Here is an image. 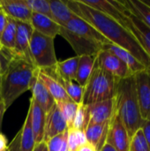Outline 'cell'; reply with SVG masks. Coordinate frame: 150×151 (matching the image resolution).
Wrapping results in <instances>:
<instances>
[{
  "instance_id": "obj_1",
  "label": "cell",
  "mask_w": 150,
  "mask_h": 151,
  "mask_svg": "<svg viewBox=\"0 0 150 151\" xmlns=\"http://www.w3.org/2000/svg\"><path fill=\"white\" fill-rule=\"evenodd\" d=\"M65 3L76 16L93 26L111 43L129 51L150 70V58L127 28L103 12L87 5L81 0H67Z\"/></svg>"
},
{
  "instance_id": "obj_2",
  "label": "cell",
  "mask_w": 150,
  "mask_h": 151,
  "mask_svg": "<svg viewBox=\"0 0 150 151\" xmlns=\"http://www.w3.org/2000/svg\"><path fill=\"white\" fill-rule=\"evenodd\" d=\"M59 35L69 42L78 57H95L104 44L111 43L93 26L76 15L65 27H60Z\"/></svg>"
},
{
  "instance_id": "obj_3",
  "label": "cell",
  "mask_w": 150,
  "mask_h": 151,
  "mask_svg": "<svg viewBox=\"0 0 150 151\" xmlns=\"http://www.w3.org/2000/svg\"><path fill=\"white\" fill-rule=\"evenodd\" d=\"M35 69L28 61L16 57L0 76L1 100L7 109L19 96L30 89Z\"/></svg>"
},
{
  "instance_id": "obj_4",
  "label": "cell",
  "mask_w": 150,
  "mask_h": 151,
  "mask_svg": "<svg viewBox=\"0 0 150 151\" xmlns=\"http://www.w3.org/2000/svg\"><path fill=\"white\" fill-rule=\"evenodd\" d=\"M114 99L115 111L125 125L130 137H132L144 122L137 99L134 75L118 80Z\"/></svg>"
},
{
  "instance_id": "obj_5",
  "label": "cell",
  "mask_w": 150,
  "mask_h": 151,
  "mask_svg": "<svg viewBox=\"0 0 150 151\" xmlns=\"http://www.w3.org/2000/svg\"><path fill=\"white\" fill-rule=\"evenodd\" d=\"M118 79L95 65L94 69L83 88L81 104L89 105L115 97Z\"/></svg>"
},
{
  "instance_id": "obj_6",
  "label": "cell",
  "mask_w": 150,
  "mask_h": 151,
  "mask_svg": "<svg viewBox=\"0 0 150 151\" xmlns=\"http://www.w3.org/2000/svg\"><path fill=\"white\" fill-rule=\"evenodd\" d=\"M29 50L32 64L37 69L51 68L57 63L53 38L33 31Z\"/></svg>"
},
{
  "instance_id": "obj_7",
  "label": "cell",
  "mask_w": 150,
  "mask_h": 151,
  "mask_svg": "<svg viewBox=\"0 0 150 151\" xmlns=\"http://www.w3.org/2000/svg\"><path fill=\"white\" fill-rule=\"evenodd\" d=\"M95 65L118 80L126 79L134 75L124 62L105 50H101L96 54Z\"/></svg>"
},
{
  "instance_id": "obj_8",
  "label": "cell",
  "mask_w": 150,
  "mask_h": 151,
  "mask_svg": "<svg viewBox=\"0 0 150 151\" xmlns=\"http://www.w3.org/2000/svg\"><path fill=\"white\" fill-rule=\"evenodd\" d=\"M130 141L131 137L125 125L115 111L109 123L106 143L117 151H129Z\"/></svg>"
},
{
  "instance_id": "obj_9",
  "label": "cell",
  "mask_w": 150,
  "mask_h": 151,
  "mask_svg": "<svg viewBox=\"0 0 150 151\" xmlns=\"http://www.w3.org/2000/svg\"><path fill=\"white\" fill-rule=\"evenodd\" d=\"M87 5L103 12L125 27L126 19L129 13L124 1L117 0H81Z\"/></svg>"
},
{
  "instance_id": "obj_10",
  "label": "cell",
  "mask_w": 150,
  "mask_h": 151,
  "mask_svg": "<svg viewBox=\"0 0 150 151\" xmlns=\"http://www.w3.org/2000/svg\"><path fill=\"white\" fill-rule=\"evenodd\" d=\"M134 82L141 115L144 121L150 120V70L134 74Z\"/></svg>"
},
{
  "instance_id": "obj_11",
  "label": "cell",
  "mask_w": 150,
  "mask_h": 151,
  "mask_svg": "<svg viewBox=\"0 0 150 151\" xmlns=\"http://www.w3.org/2000/svg\"><path fill=\"white\" fill-rule=\"evenodd\" d=\"M85 109L88 126L107 123L110 122L115 113V99L112 98L85 105Z\"/></svg>"
},
{
  "instance_id": "obj_12",
  "label": "cell",
  "mask_w": 150,
  "mask_h": 151,
  "mask_svg": "<svg viewBox=\"0 0 150 151\" xmlns=\"http://www.w3.org/2000/svg\"><path fill=\"white\" fill-rule=\"evenodd\" d=\"M35 73L39 81L45 86L56 103L72 101L65 93V88L61 85L60 81L57 80L54 67L48 69H37Z\"/></svg>"
},
{
  "instance_id": "obj_13",
  "label": "cell",
  "mask_w": 150,
  "mask_h": 151,
  "mask_svg": "<svg viewBox=\"0 0 150 151\" xmlns=\"http://www.w3.org/2000/svg\"><path fill=\"white\" fill-rule=\"evenodd\" d=\"M16 25H17V32H16L14 52L17 57L23 58L32 64L30 50H29V43L34 29L31 27V25L27 22L16 21Z\"/></svg>"
},
{
  "instance_id": "obj_14",
  "label": "cell",
  "mask_w": 150,
  "mask_h": 151,
  "mask_svg": "<svg viewBox=\"0 0 150 151\" xmlns=\"http://www.w3.org/2000/svg\"><path fill=\"white\" fill-rule=\"evenodd\" d=\"M68 130L66 122L58 108L55 104L50 111L46 114V124L44 130L43 142H46L50 138L65 133Z\"/></svg>"
},
{
  "instance_id": "obj_15",
  "label": "cell",
  "mask_w": 150,
  "mask_h": 151,
  "mask_svg": "<svg viewBox=\"0 0 150 151\" xmlns=\"http://www.w3.org/2000/svg\"><path fill=\"white\" fill-rule=\"evenodd\" d=\"M125 27L134 35L150 58V28L136 16L131 13L130 11L126 19Z\"/></svg>"
},
{
  "instance_id": "obj_16",
  "label": "cell",
  "mask_w": 150,
  "mask_h": 151,
  "mask_svg": "<svg viewBox=\"0 0 150 151\" xmlns=\"http://www.w3.org/2000/svg\"><path fill=\"white\" fill-rule=\"evenodd\" d=\"M0 11L16 21L29 23L32 16L24 0H0Z\"/></svg>"
},
{
  "instance_id": "obj_17",
  "label": "cell",
  "mask_w": 150,
  "mask_h": 151,
  "mask_svg": "<svg viewBox=\"0 0 150 151\" xmlns=\"http://www.w3.org/2000/svg\"><path fill=\"white\" fill-rule=\"evenodd\" d=\"M30 89L32 91V99L42 109L45 114H47L56 102L45 86L39 81L35 73L31 82Z\"/></svg>"
},
{
  "instance_id": "obj_18",
  "label": "cell",
  "mask_w": 150,
  "mask_h": 151,
  "mask_svg": "<svg viewBox=\"0 0 150 151\" xmlns=\"http://www.w3.org/2000/svg\"><path fill=\"white\" fill-rule=\"evenodd\" d=\"M29 24L33 27L34 31H36L50 38L55 39V37L59 35L60 26L56 23L52 19L45 15L32 12Z\"/></svg>"
},
{
  "instance_id": "obj_19",
  "label": "cell",
  "mask_w": 150,
  "mask_h": 151,
  "mask_svg": "<svg viewBox=\"0 0 150 151\" xmlns=\"http://www.w3.org/2000/svg\"><path fill=\"white\" fill-rule=\"evenodd\" d=\"M31 113V123L35 145L43 142L44 130L46 124V114L42 109L31 98L29 109Z\"/></svg>"
},
{
  "instance_id": "obj_20",
  "label": "cell",
  "mask_w": 150,
  "mask_h": 151,
  "mask_svg": "<svg viewBox=\"0 0 150 151\" xmlns=\"http://www.w3.org/2000/svg\"><path fill=\"white\" fill-rule=\"evenodd\" d=\"M102 50H105L118 57L122 62H124L127 65L133 74L138 73L147 69L146 66L142 65L133 54L119 46H117L113 43H107L103 46Z\"/></svg>"
},
{
  "instance_id": "obj_21",
  "label": "cell",
  "mask_w": 150,
  "mask_h": 151,
  "mask_svg": "<svg viewBox=\"0 0 150 151\" xmlns=\"http://www.w3.org/2000/svg\"><path fill=\"white\" fill-rule=\"evenodd\" d=\"M109 123L89 125L84 131L88 143L92 145L97 151H101L102 148L106 144Z\"/></svg>"
},
{
  "instance_id": "obj_22",
  "label": "cell",
  "mask_w": 150,
  "mask_h": 151,
  "mask_svg": "<svg viewBox=\"0 0 150 151\" xmlns=\"http://www.w3.org/2000/svg\"><path fill=\"white\" fill-rule=\"evenodd\" d=\"M50 7L52 19L60 27H65L66 23L75 15L67 6L65 1L50 0Z\"/></svg>"
},
{
  "instance_id": "obj_23",
  "label": "cell",
  "mask_w": 150,
  "mask_h": 151,
  "mask_svg": "<svg viewBox=\"0 0 150 151\" xmlns=\"http://www.w3.org/2000/svg\"><path fill=\"white\" fill-rule=\"evenodd\" d=\"M95 56H80L79 58L76 75H75V81L82 88L85 87L89 76L94 69L95 66Z\"/></svg>"
},
{
  "instance_id": "obj_24",
  "label": "cell",
  "mask_w": 150,
  "mask_h": 151,
  "mask_svg": "<svg viewBox=\"0 0 150 151\" xmlns=\"http://www.w3.org/2000/svg\"><path fill=\"white\" fill-rule=\"evenodd\" d=\"M79 58L80 57L76 56L63 61H57V65L54 66L57 76L65 81H75Z\"/></svg>"
},
{
  "instance_id": "obj_25",
  "label": "cell",
  "mask_w": 150,
  "mask_h": 151,
  "mask_svg": "<svg viewBox=\"0 0 150 151\" xmlns=\"http://www.w3.org/2000/svg\"><path fill=\"white\" fill-rule=\"evenodd\" d=\"M20 133V151H33L35 147V142L31 123V113L28 110Z\"/></svg>"
},
{
  "instance_id": "obj_26",
  "label": "cell",
  "mask_w": 150,
  "mask_h": 151,
  "mask_svg": "<svg viewBox=\"0 0 150 151\" xmlns=\"http://www.w3.org/2000/svg\"><path fill=\"white\" fill-rule=\"evenodd\" d=\"M126 7L141 19L149 28H150V6L148 5L143 0H124Z\"/></svg>"
},
{
  "instance_id": "obj_27",
  "label": "cell",
  "mask_w": 150,
  "mask_h": 151,
  "mask_svg": "<svg viewBox=\"0 0 150 151\" xmlns=\"http://www.w3.org/2000/svg\"><path fill=\"white\" fill-rule=\"evenodd\" d=\"M16 32H17L16 20L7 17V23L0 39V44L2 45V47L14 52Z\"/></svg>"
},
{
  "instance_id": "obj_28",
  "label": "cell",
  "mask_w": 150,
  "mask_h": 151,
  "mask_svg": "<svg viewBox=\"0 0 150 151\" xmlns=\"http://www.w3.org/2000/svg\"><path fill=\"white\" fill-rule=\"evenodd\" d=\"M55 71V69H54ZM56 73V72H55ZM56 76L57 80L60 81L61 85L65 90L66 95L75 104H80L82 102V97H83V88L80 87L75 81H65L57 76L56 73Z\"/></svg>"
},
{
  "instance_id": "obj_29",
  "label": "cell",
  "mask_w": 150,
  "mask_h": 151,
  "mask_svg": "<svg viewBox=\"0 0 150 151\" xmlns=\"http://www.w3.org/2000/svg\"><path fill=\"white\" fill-rule=\"evenodd\" d=\"M85 132L76 129L67 130V145L69 151H78L82 146L87 144Z\"/></svg>"
},
{
  "instance_id": "obj_30",
  "label": "cell",
  "mask_w": 150,
  "mask_h": 151,
  "mask_svg": "<svg viewBox=\"0 0 150 151\" xmlns=\"http://www.w3.org/2000/svg\"><path fill=\"white\" fill-rule=\"evenodd\" d=\"M56 104L58 106V108L66 122L68 129H70L72 127V124L74 119L79 104L73 103L72 101H65V102H59V103H56Z\"/></svg>"
},
{
  "instance_id": "obj_31",
  "label": "cell",
  "mask_w": 150,
  "mask_h": 151,
  "mask_svg": "<svg viewBox=\"0 0 150 151\" xmlns=\"http://www.w3.org/2000/svg\"><path fill=\"white\" fill-rule=\"evenodd\" d=\"M24 2L32 12L45 15L52 19L50 2L48 0H24Z\"/></svg>"
},
{
  "instance_id": "obj_32",
  "label": "cell",
  "mask_w": 150,
  "mask_h": 151,
  "mask_svg": "<svg viewBox=\"0 0 150 151\" xmlns=\"http://www.w3.org/2000/svg\"><path fill=\"white\" fill-rule=\"evenodd\" d=\"M129 151H150L141 128L136 131L131 137Z\"/></svg>"
},
{
  "instance_id": "obj_33",
  "label": "cell",
  "mask_w": 150,
  "mask_h": 151,
  "mask_svg": "<svg viewBox=\"0 0 150 151\" xmlns=\"http://www.w3.org/2000/svg\"><path fill=\"white\" fill-rule=\"evenodd\" d=\"M87 126L88 124H87V115H86L85 105H83L82 104H80L78 105V109H77L71 128L85 131V129L87 128Z\"/></svg>"
},
{
  "instance_id": "obj_34",
  "label": "cell",
  "mask_w": 150,
  "mask_h": 151,
  "mask_svg": "<svg viewBox=\"0 0 150 151\" xmlns=\"http://www.w3.org/2000/svg\"><path fill=\"white\" fill-rule=\"evenodd\" d=\"M67 141V131L56 135L45 142L47 151H60L64 143Z\"/></svg>"
},
{
  "instance_id": "obj_35",
  "label": "cell",
  "mask_w": 150,
  "mask_h": 151,
  "mask_svg": "<svg viewBox=\"0 0 150 151\" xmlns=\"http://www.w3.org/2000/svg\"><path fill=\"white\" fill-rule=\"evenodd\" d=\"M16 54L4 47L0 48V76L6 71L11 60L16 58Z\"/></svg>"
},
{
  "instance_id": "obj_36",
  "label": "cell",
  "mask_w": 150,
  "mask_h": 151,
  "mask_svg": "<svg viewBox=\"0 0 150 151\" xmlns=\"http://www.w3.org/2000/svg\"><path fill=\"white\" fill-rule=\"evenodd\" d=\"M9 151H20V133L19 132L12 142L8 145Z\"/></svg>"
},
{
  "instance_id": "obj_37",
  "label": "cell",
  "mask_w": 150,
  "mask_h": 151,
  "mask_svg": "<svg viewBox=\"0 0 150 151\" xmlns=\"http://www.w3.org/2000/svg\"><path fill=\"white\" fill-rule=\"evenodd\" d=\"M141 128L143 132V134L145 136V139L148 142V145H149L150 150V120L144 121Z\"/></svg>"
},
{
  "instance_id": "obj_38",
  "label": "cell",
  "mask_w": 150,
  "mask_h": 151,
  "mask_svg": "<svg viewBox=\"0 0 150 151\" xmlns=\"http://www.w3.org/2000/svg\"><path fill=\"white\" fill-rule=\"evenodd\" d=\"M6 23H7V16L3 12L0 11V39H1L4 30L5 28Z\"/></svg>"
},
{
  "instance_id": "obj_39",
  "label": "cell",
  "mask_w": 150,
  "mask_h": 151,
  "mask_svg": "<svg viewBox=\"0 0 150 151\" xmlns=\"http://www.w3.org/2000/svg\"><path fill=\"white\" fill-rule=\"evenodd\" d=\"M7 140L6 138L2 134H0V151H4L7 150Z\"/></svg>"
},
{
  "instance_id": "obj_40",
  "label": "cell",
  "mask_w": 150,
  "mask_h": 151,
  "mask_svg": "<svg viewBox=\"0 0 150 151\" xmlns=\"http://www.w3.org/2000/svg\"><path fill=\"white\" fill-rule=\"evenodd\" d=\"M6 110H7V108L5 107L4 102L2 100H0V128H1V126H2L3 118H4V112H5Z\"/></svg>"
},
{
  "instance_id": "obj_41",
  "label": "cell",
  "mask_w": 150,
  "mask_h": 151,
  "mask_svg": "<svg viewBox=\"0 0 150 151\" xmlns=\"http://www.w3.org/2000/svg\"><path fill=\"white\" fill-rule=\"evenodd\" d=\"M78 151H97L92 145H90V144H88V143H87V144H85L84 146H82L80 150Z\"/></svg>"
},
{
  "instance_id": "obj_42",
  "label": "cell",
  "mask_w": 150,
  "mask_h": 151,
  "mask_svg": "<svg viewBox=\"0 0 150 151\" xmlns=\"http://www.w3.org/2000/svg\"><path fill=\"white\" fill-rule=\"evenodd\" d=\"M46 149V145H45V142H42V143H39V144H36L34 150L33 151H44Z\"/></svg>"
},
{
  "instance_id": "obj_43",
  "label": "cell",
  "mask_w": 150,
  "mask_h": 151,
  "mask_svg": "<svg viewBox=\"0 0 150 151\" xmlns=\"http://www.w3.org/2000/svg\"><path fill=\"white\" fill-rule=\"evenodd\" d=\"M101 151H117L115 149H113L111 145H109V144H105L103 148H102V150Z\"/></svg>"
},
{
  "instance_id": "obj_44",
  "label": "cell",
  "mask_w": 150,
  "mask_h": 151,
  "mask_svg": "<svg viewBox=\"0 0 150 151\" xmlns=\"http://www.w3.org/2000/svg\"><path fill=\"white\" fill-rule=\"evenodd\" d=\"M143 1H144V2H145L147 4H148V5H149L150 6V0H143Z\"/></svg>"
},
{
  "instance_id": "obj_45",
  "label": "cell",
  "mask_w": 150,
  "mask_h": 151,
  "mask_svg": "<svg viewBox=\"0 0 150 151\" xmlns=\"http://www.w3.org/2000/svg\"><path fill=\"white\" fill-rule=\"evenodd\" d=\"M4 151H9V150H8V147H7V150H4Z\"/></svg>"
},
{
  "instance_id": "obj_46",
  "label": "cell",
  "mask_w": 150,
  "mask_h": 151,
  "mask_svg": "<svg viewBox=\"0 0 150 151\" xmlns=\"http://www.w3.org/2000/svg\"><path fill=\"white\" fill-rule=\"evenodd\" d=\"M0 100H1V93H0Z\"/></svg>"
},
{
  "instance_id": "obj_47",
  "label": "cell",
  "mask_w": 150,
  "mask_h": 151,
  "mask_svg": "<svg viewBox=\"0 0 150 151\" xmlns=\"http://www.w3.org/2000/svg\"><path fill=\"white\" fill-rule=\"evenodd\" d=\"M1 47H2V45H1V44H0V48H1Z\"/></svg>"
},
{
  "instance_id": "obj_48",
  "label": "cell",
  "mask_w": 150,
  "mask_h": 151,
  "mask_svg": "<svg viewBox=\"0 0 150 151\" xmlns=\"http://www.w3.org/2000/svg\"><path fill=\"white\" fill-rule=\"evenodd\" d=\"M44 151H47V150H46V149H45V150H44Z\"/></svg>"
}]
</instances>
